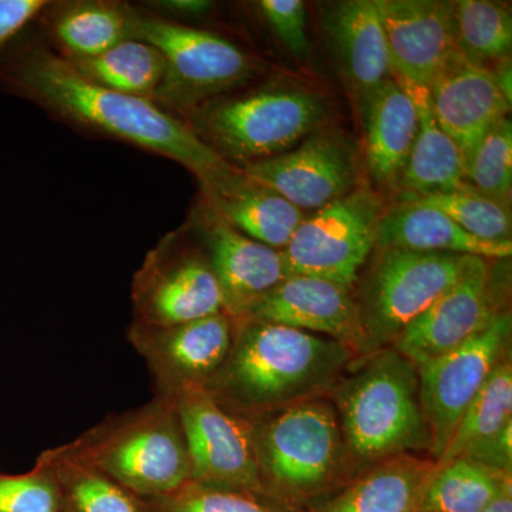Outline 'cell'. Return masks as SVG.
Here are the masks:
<instances>
[{"instance_id": "cell-1", "label": "cell", "mask_w": 512, "mask_h": 512, "mask_svg": "<svg viewBox=\"0 0 512 512\" xmlns=\"http://www.w3.org/2000/svg\"><path fill=\"white\" fill-rule=\"evenodd\" d=\"M0 89L32 101L70 126L173 160L198 181L228 165L183 119L156 101L89 82L37 39L20 36L6 50L0 59Z\"/></svg>"}, {"instance_id": "cell-2", "label": "cell", "mask_w": 512, "mask_h": 512, "mask_svg": "<svg viewBox=\"0 0 512 512\" xmlns=\"http://www.w3.org/2000/svg\"><path fill=\"white\" fill-rule=\"evenodd\" d=\"M234 323L227 359L205 387L251 420L332 394L357 360L335 339L254 318Z\"/></svg>"}, {"instance_id": "cell-3", "label": "cell", "mask_w": 512, "mask_h": 512, "mask_svg": "<svg viewBox=\"0 0 512 512\" xmlns=\"http://www.w3.org/2000/svg\"><path fill=\"white\" fill-rule=\"evenodd\" d=\"M332 392L353 476L373 464L414 451L430 439L412 360L387 348L356 360Z\"/></svg>"}, {"instance_id": "cell-4", "label": "cell", "mask_w": 512, "mask_h": 512, "mask_svg": "<svg viewBox=\"0 0 512 512\" xmlns=\"http://www.w3.org/2000/svg\"><path fill=\"white\" fill-rule=\"evenodd\" d=\"M328 106L305 87L266 84L201 104L181 119L234 167L279 156L325 126Z\"/></svg>"}, {"instance_id": "cell-5", "label": "cell", "mask_w": 512, "mask_h": 512, "mask_svg": "<svg viewBox=\"0 0 512 512\" xmlns=\"http://www.w3.org/2000/svg\"><path fill=\"white\" fill-rule=\"evenodd\" d=\"M255 427L264 497L302 505L355 477L332 400L293 404L261 417Z\"/></svg>"}, {"instance_id": "cell-6", "label": "cell", "mask_w": 512, "mask_h": 512, "mask_svg": "<svg viewBox=\"0 0 512 512\" xmlns=\"http://www.w3.org/2000/svg\"><path fill=\"white\" fill-rule=\"evenodd\" d=\"M133 36L163 55L164 77L154 101L180 119L207 101L241 90L258 74L254 57L231 40L146 8H134Z\"/></svg>"}, {"instance_id": "cell-7", "label": "cell", "mask_w": 512, "mask_h": 512, "mask_svg": "<svg viewBox=\"0 0 512 512\" xmlns=\"http://www.w3.org/2000/svg\"><path fill=\"white\" fill-rule=\"evenodd\" d=\"M470 255L377 248L357 296L366 357L393 348L463 274Z\"/></svg>"}, {"instance_id": "cell-8", "label": "cell", "mask_w": 512, "mask_h": 512, "mask_svg": "<svg viewBox=\"0 0 512 512\" xmlns=\"http://www.w3.org/2000/svg\"><path fill=\"white\" fill-rule=\"evenodd\" d=\"M70 458L148 497H164L191 481L183 433L168 396L87 441Z\"/></svg>"}, {"instance_id": "cell-9", "label": "cell", "mask_w": 512, "mask_h": 512, "mask_svg": "<svg viewBox=\"0 0 512 512\" xmlns=\"http://www.w3.org/2000/svg\"><path fill=\"white\" fill-rule=\"evenodd\" d=\"M168 397L183 433L191 481L264 497L255 421L229 410L200 384L181 387Z\"/></svg>"}, {"instance_id": "cell-10", "label": "cell", "mask_w": 512, "mask_h": 512, "mask_svg": "<svg viewBox=\"0 0 512 512\" xmlns=\"http://www.w3.org/2000/svg\"><path fill=\"white\" fill-rule=\"evenodd\" d=\"M384 210L376 191L357 187L306 215L282 251L288 276H313L352 289L377 247Z\"/></svg>"}, {"instance_id": "cell-11", "label": "cell", "mask_w": 512, "mask_h": 512, "mask_svg": "<svg viewBox=\"0 0 512 512\" xmlns=\"http://www.w3.org/2000/svg\"><path fill=\"white\" fill-rule=\"evenodd\" d=\"M187 229L161 239L133 284L134 325L167 328L224 313L217 276L204 249L190 247Z\"/></svg>"}, {"instance_id": "cell-12", "label": "cell", "mask_w": 512, "mask_h": 512, "mask_svg": "<svg viewBox=\"0 0 512 512\" xmlns=\"http://www.w3.org/2000/svg\"><path fill=\"white\" fill-rule=\"evenodd\" d=\"M512 316L501 312L457 349L417 367L424 421L429 430L430 460H440L464 413L495 367L510 353Z\"/></svg>"}, {"instance_id": "cell-13", "label": "cell", "mask_w": 512, "mask_h": 512, "mask_svg": "<svg viewBox=\"0 0 512 512\" xmlns=\"http://www.w3.org/2000/svg\"><path fill=\"white\" fill-rule=\"evenodd\" d=\"M242 170L305 212L318 211L357 188L359 161L345 134L319 128L279 156Z\"/></svg>"}, {"instance_id": "cell-14", "label": "cell", "mask_w": 512, "mask_h": 512, "mask_svg": "<svg viewBox=\"0 0 512 512\" xmlns=\"http://www.w3.org/2000/svg\"><path fill=\"white\" fill-rule=\"evenodd\" d=\"M493 261L470 256L456 284L404 330L393 348L419 366L457 349L507 311Z\"/></svg>"}, {"instance_id": "cell-15", "label": "cell", "mask_w": 512, "mask_h": 512, "mask_svg": "<svg viewBox=\"0 0 512 512\" xmlns=\"http://www.w3.org/2000/svg\"><path fill=\"white\" fill-rule=\"evenodd\" d=\"M224 296V309L232 319H244L272 289L288 276L282 251L247 237L212 214L204 204L192 214Z\"/></svg>"}, {"instance_id": "cell-16", "label": "cell", "mask_w": 512, "mask_h": 512, "mask_svg": "<svg viewBox=\"0 0 512 512\" xmlns=\"http://www.w3.org/2000/svg\"><path fill=\"white\" fill-rule=\"evenodd\" d=\"M376 5L394 79L403 86L429 89L457 50L453 2L376 0Z\"/></svg>"}, {"instance_id": "cell-17", "label": "cell", "mask_w": 512, "mask_h": 512, "mask_svg": "<svg viewBox=\"0 0 512 512\" xmlns=\"http://www.w3.org/2000/svg\"><path fill=\"white\" fill-rule=\"evenodd\" d=\"M429 93L434 117L460 150L464 165L511 110L490 67L470 62L458 49L434 76Z\"/></svg>"}, {"instance_id": "cell-18", "label": "cell", "mask_w": 512, "mask_h": 512, "mask_svg": "<svg viewBox=\"0 0 512 512\" xmlns=\"http://www.w3.org/2000/svg\"><path fill=\"white\" fill-rule=\"evenodd\" d=\"M234 328V319L224 312L167 328L134 325L130 339L150 363L165 396H173L181 387L210 382L227 359Z\"/></svg>"}, {"instance_id": "cell-19", "label": "cell", "mask_w": 512, "mask_h": 512, "mask_svg": "<svg viewBox=\"0 0 512 512\" xmlns=\"http://www.w3.org/2000/svg\"><path fill=\"white\" fill-rule=\"evenodd\" d=\"M247 318L335 339L352 350L357 360L366 357L356 296L352 289L326 279L286 276Z\"/></svg>"}, {"instance_id": "cell-20", "label": "cell", "mask_w": 512, "mask_h": 512, "mask_svg": "<svg viewBox=\"0 0 512 512\" xmlns=\"http://www.w3.org/2000/svg\"><path fill=\"white\" fill-rule=\"evenodd\" d=\"M202 204L247 237L284 251L305 212L278 192L228 164L200 181Z\"/></svg>"}, {"instance_id": "cell-21", "label": "cell", "mask_w": 512, "mask_h": 512, "mask_svg": "<svg viewBox=\"0 0 512 512\" xmlns=\"http://www.w3.org/2000/svg\"><path fill=\"white\" fill-rule=\"evenodd\" d=\"M333 52L357 106L393 76L376 0L335 3L325 16Z\"/></svg>"}, {"instance_id": "cell-22", "label": "cell", "mask_w": 512, "mask_h": 512, "mask_svg": "<svg viewBox=\"0 0 512 512\" xmlns=\"http://www.w3.org/2000/svg\"><path fill=\"white\" fill-rule=\"evenodd\" d=\"M366 165L384 190L397 191L419 128V114L412 96L394 77L362 104Z\"/></svg>"}, {"instance_id": "cell-23", "label": "cell", "mask_w": 512, "mask_h": 512, "mask_svg": "<svg viewBox=\"0 0 512 512\" xmlns=\"http://www.w3.org/2000/svg\"><path fill=\"white\" fill-rule=\"evenodd\" d=\"M434 473L436 463L416 454L386 458L309 512H416Z\"/></svg>"}, {"instance_id": "cell-24", "label": "cell", "mask_w": 512, "mask_h": 512, "mask_svg": "<svg viewBox=\"0 0 512 512\" xmlns=\"http://www.w3.org/2000/svg\"><path fill=\"white\" fill-rule=\"evenodd\" d=\"M39 19L55 52L66 60L99 56L134 39V6L116 0L52 2Z\"/></svg>"}, {"instance_id": "cell-25", "label": "cell", "mask_w": 512, "mask_h": 512, "mask_svg": "<svg viewBox=\"0 0 512 512\" xmlns=\"http://www.w3.org/2000/svg\"><path fill=\"white\" fill-rule=\"evenodd\" d=\"M376 248L409 249L507 259L512 242H488L468 234L443 212L417 204L397 201L384 210Z\"/></svg>"}, {"instance_id": "cell-26", "label": "cell", "mask_w": 512, "mask_h": 512, "mask_svg": "<svg viewBox=\"0 0 512 512\" xmlns=\"http://www.w3.org/2000/svg\"><path fill=\"white\" fill-rule=\"evenodd\" d=\"M403 87L412 96L416 106L419 128L406 170L397 187V201L468 187L463 156L437 123L431 109L429 89Z\"/></svg>"}, {"instance_id": "cell-27", "label": "cell", "mask_w": 512, "mask_h": 512, "mask_svg": "<svg viewBox=\"0 0 512 512\" xmlns=\"http://www.w3.org/2000/svg\"><path fill=\"white\" fill-rule=\"evenodd\" d=\"M67 62L89 82L151 101L156 99L165 69L156 47L138 39L124 40L99 56Z\"/></svg>"}, {"instance_id": "cell-28", "label": "cell", "mask_w": 512, "mask_h": 512, "mask_svg": "<svg viewBox=\"0 0 512 512\" xmlns=\"http://www.w3.org/2000/svg\"><path fill=\"white\" fill-rule=\"evenodd\" d=\"M512 421L511 352L495 367L474 402L464 413L453 439L437 461L446 466L457 458L471 460Z\"/></svg>"}, {"instance_id": "cell-29", "label": "cell", "mask_w": 512, "mask_h": 512, "mask_svg": "<svg viewBox=\"0 0 512 512\" xmlns=\"http://www.w3.org/2000/svg\"><path fill=\"white\" fill-rule=\"evenodd\" d=\"M512 474L468 458L437 466L416 512H481Z\"/></svg>"}, {"instance_id": "cell-30", "label": "cell", "mask_w": 512, "mask_h": 512, "mask_svg": "<svg viewBox=\"0 0 512 512\" xmlns=\"http://www.w3.org/2000/svg\"><path fill=\"white\" fill-rule=\"evenodd\" d=\"M453 12L461 55L484 67L510 57L512 16L505 6L488 0H458L453 2Z\"/></svg>"}, {"instance_id": "cell-31", "label": "cell", "mask_w": 512, "mask_h": 512, "mask_svg": "<svg viewBox=\"0 0 512 512\" xmlns=\"http://www.w3.org/2000/svg\"><path fill=\"white\" fill-rule=\"evenodd\" d=\"M427 205L443 212L458 227L488 242H511L512 221L510 208H505L470 185L461 190L426 195L402 200Z\"/></svg>"}, {"instance_id": "cell-32", "label": "cell", "mask_w": 512, "mask_h": 512, "mask_svg": "<svg viewBox=\"0 0 512 512\" xmlns=\"http://www.w3.org/2000/svg\"><path fill=\"white\" fill-rule=\"evenodd\" d=\"M466 181L471 188L505 208H510L512 191V123L505 119L484 138L466 164Z\"/></svg>"}, {"instance_id": "cell-33", "label": "cell", "mask_w": 512, "mask_h": 512, "mask_svg": "<svg viewBox=\"0 0 512 512\" xmlns=\"http://www.w3.org/2000/svg\"><path fill=\"white\" fill-rule=\"evenodd\" d=\"M161 512H285L266 504L258 495L218 490L188 481L160 497Z\"/></svg>"}, {"instance_id": "cell-34", "label": "cell", "mask_w": 512, "mask_h": 512, "mask_svg": "<svg viewBox=\"0 0 512 512\" xmlns=\"http://www.w3.org/2000/svg\"><path fill=\"white\" fill-rule=\"evenodd\" d=\"M70 493L79 512H140L126 491L109 477L73 458H63Z\"/></svg>"}, {"instance_id": "cell-35", "label": "cell", "mask_w": 512, "mask_h": 512, "mask_svg": "<svg viewBox=\"0 0 512 512\" xmlns=\"http://www.w3.org/2000/svg\"><path fill=\"white\" fill-rule=\"evenodd\" d=\"M55 484L40 474L0 476V512H57Z\"/></svg>"}, {"instance_id": "cell-36", "label": "cell", "mask_w": 512, "mask_h": 512, "mask_svg": "<svg viewBox=\"0 0 512 512\" xmlns=\"http://www.w3.org/2000/svg\"><path fill=\"white\" fill-rule=\"evenodd\" d=\"M258 9L286 49L299 60L305 59L309 53L305 3L301 0H262L258 3Z\"/></svg>"}, {"instance_id": "cell-37", "label": "cell", "mask_w": 512, "mask_h": 512, "mask_svg": "<svg viewBox=\"0 0 512 512\" xmlns=\"http://www.w3.org/2000/svg\"><path fill=\"white\" fill-rule=\"evenodd\" d=\"M50 3L47 0H0V59Z\"/></svg>"}, {"instance_id": "cell-38", "label": "cell", "mask_w": 512, "mask_h": 512, "mask_svg": "<svg viewBox=\"0 0 512 512\" xmlns=\"http://www.w3.org/2000/svg\"><path fill=\"white\" fill-rule=\"evenodd\" d=\"M471 460L512 474V421Z\"/></svg>"}, {"instance_id": "cell-39", "label": "cell", "mask_w": 512, "mask_h": 512, "mask_svg": "<svg viewBox=\"0 0 512 512\" xmlns=\"http://www.w3.org/2000/svg\"><path fill=\"white\" fill-rule=\"evenodd\" d=\"M148 9L158 10L157 15L167 13L168 16H183V18H201L210 13L214 3L207 0H163V2L148 3Z\"/></svg>"}, {"instance_id": "cell-40", "label": "cell", "mask_w": 512, "mask_h": 512, "mask_svg": "<svg viewBox=\"0 0 512 512\" xmlns=\"http://www.w3.org/2000/svg\"><path fill=\"white\" fill-rule=\"evenodd\" d=\"M491 69V67H490ZM493 72V76L495 79V83H497L498 89L501 90V93L504 94L505 99H507L508 103L512 101V72H511V59L501 60V62L495 63L494 69H491Z\"/></svg>"}, {"instance_id": "cell-41", "label": "cell", "mask_w": 512, "mask_h": 512, "mask_svg": "<svg viewBox=\"0 0 512 512\" xmlns=\"http://www.w3.org/2000/svg\"><path fill=\"white\" fill-rule=\"evenodd\" d=\"M481 512H512V480L504 484L497 497Z\"/></svg>"}]
</instances>
